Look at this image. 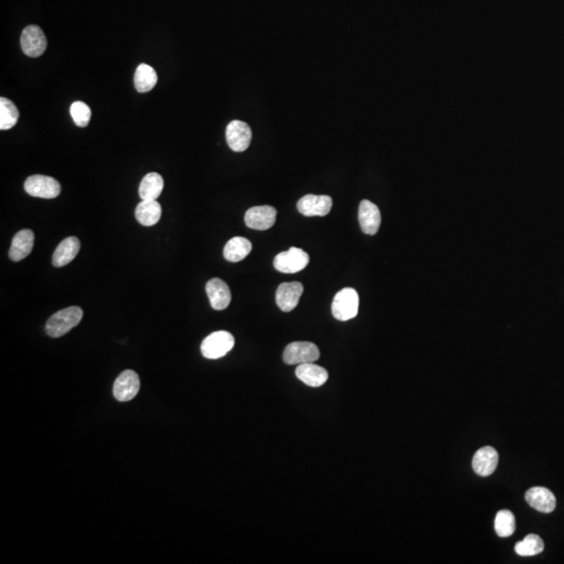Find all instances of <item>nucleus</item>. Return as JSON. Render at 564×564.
Returning <instances> with one entry per match:
<instances>
[{"mask_svg": "<svg viewBox=\"0 0 564 564\" xmlns=\"http://www.w3.org/2000/svg\"><path fill=\"white\" fill-rule=\"evenodd\" d=\"M82 318L83 310L78 306L64 308L48 319L46 325V333L52 338L63 337L74 327L78 326Z\"/></svg>", "mask_w": 564, "mask_h": 564, "instance_id": "nucleus-1", "label": "nucleus"}, {"mask_svg": "<svg viewBox=\"0 0 564 564\" xmlns=\"http://www.w3.org/2000/svg\"><path fill=\"white\" fill-rule=\"evenodd\" d=\"M359 294L355 289L345 287L333 298L331 312L338 321H348L357 317L359 312Z\"/></svg>", "mask_w": 564, "mask_h": 564, "instance_id": "nucleus-2", "label": "nucleus"}, {"mask_svg": "<svg viewBox=\"0 0 564 564\" xmlns=\"http://www.w3.org/2000/svg\"><path fill=\"white\" fill-rule=\"evenodd\" d=\"M320 357L317 345L310 342H293L285 347L283 361L287 365L315 363Z\"/></svg>", "mask_w": 564, "mask_h": 564, "instance_id": "nucleus-3", "label": "nucleus"}, {"mask_svg": "<svg viewBox=\"0 0 564 564\" xmlns=\"http://www.w3.org/2000/svg\"><path fill=\"white\" fill-rule=\"evenodd\" d=\"M233 346L234 338L231 333L225 331H216L204 338L201 352L206 359H216L225 357Z\"/></svg>", "mask_w": 564, "mask_h": 564, "instance_id": "nucleus-4", "label": "nucleus"}, {"mask_svg": "<svg viewBox=\"0 0 564 564\" xmlns=\"http://www.w3.org/2000/svg\"><path fill=\"white\" fill-rule=\"evenodd\" d=\"M25 189L29 195L41 199H55L61 193V185L56 179L43 174H34L25 182Z\"/></svg>", "mask_w": 564, "mask_h": 564, "instance_id": "nucleus-5", "label": "nucleus"}, {"mask_svg": "<svg viewBox=\"0 0 564 564\" xmlns=\"http://www.w3.org/2000/svg\"><path fill=\"white\" fill-rule=\"evenodd\" d=\"M310 263V256L302 249L291 247L289 250L280 253L274 259V267L285 274L298 273L305 269Z\"/></svg>", "mask_w": 564, "mask_h": 564, "instance_id": "nucleus-6", "label": "nucleus"}, {"mask_svg": "<svg viewBox=\"0 0 564 564\" xmlns=\"http://www.w3.org/2000/svg\"><path fill=\"white\" fill-rule=\"evenodd\" d=\"M21 48L27 56H42L48 48V40L43 31L37 25H29L23 29L20 38Z\"/></svg>", "mask_w": 564, "mask_h": 564, "instance_id": "nucleus-7", "label": "nucleus"}, {"mask_svg": "<svg viewBox=\"0 0 564 564\" xmlns=\"http://www.w3.org/2000/svg\"><path fill=\"white\" fill-rule=\"evenodd\" d=\"M226 139L232 151L238 153L244 152L249 148L252 140L250 125L244 121H231L226 129Z\"/></svg>", "mask_w": 564, "mask_h": 564, "instance_id": "nucleus-8", "label": "nucleus"}, {"mask_svg": "<svg viewBox=\"0 0 564 564\" xmlns=\"http://www.w3.org/2000/svg\"><path fill=\"white\" fill-rule=\"evenodd\" d=\"M140 380L133 370H125L119 374L113 387V394L118 401H130L139 392Z\"/></svg>", "mask_w": 564, "mask_h": 564, "instance_id": "nucleus-9", "label": "nucleus"}, {"mask_svg": "<svg viewBox=\"0 0 564 564\" xmlns=\"http://www.w3.org/2000/svg\"><path fill=\"white\" fill-rule=\"evenodd\" d=\"M333 199L329 195H306L297 204L298 212L305 216H325L331 212Z\"/></svg>", "mask_w": 564, "mask_h": 564, "instance_id": "nucleus-10", "label": "nucleus"}, {"mask_svg": "<svg viewBox=\"0 0 564 564\" xmlns=\"http://www.w3.org/2000/svg\"><path fill=\"white\" fill-rule=\"evenodd\" d=\"M277 212L272 206H255L250 208L245 216V223L251 229L265 231L273 227Z\"/></svg>", "mask_w": 564, "mask_h": 564, "instance_id": "nucleus-11", "label": "nucleus"}, {"mask_svg": "<svg viewBox=\"0 0 564 564\" xmlns=\"http://www.w3.org/2000/svg\"><path fill=\"white\" fill-rule=\"evenodd\" d=\"M304 287L300 282H284L276 291V303L284 312H291L299 303Z\"/></svg>", "mask_w": 564, "mask_h": 564, "instance_id": "nucleus-12", "label": "nucleus"}, {"mask_svg": "<svg viewBox=\"0 0 564 564\" xmlns=\"http://www.w3.org/2000/svg\"><path fill=\"white\" fill-rule=\"evenodd\" d=\"M359 221L364 233L374 235L380 229L382 216L376 204L368 200H364L359 204Z\"/></svg>", "mask_w": 564, "mask_h": 564, "instance_id": "nucleus-13", "label": "nucleus"}, {"mask_svg": "<svg viewBox=\"0 0 564 564\" xmlns=\"http://www.w3.org/2000/svg\"><path fill=\"white\" fill-rule=\"evenodd\" d=\"M499 453L491 446H485L476 451L472 460V468L479 476H488L497 469Z\"/></svg>", "mask_w": 564, "mask_h": 564, "instance_id": "nucleus-14", "label": "nucleus"}, {"mask_svg": "<svg viewBox=\"0 0 564 564\" xmlns=\"http://www.w3.org/2000/svg\"><path fill=\"white\" fill-rule=\"evenodd\" d=\"M525 501L535 510L551 513L556 508V497L544 487H533L525 493Z\"/></svg>", "mask_w": 564, "mask_h": 564, "instance_id": "nucleus-15", "label": "nucleus"}, {"mask_svg": "<svg viewBox=\"0 0 564 564\" xmlns=\"http://www.w3.org/2000/svg\"><path fill=\"white\" fill-rule=\"evenodd\" d=\"M206 293H207L210 304L214 310H225L231 302V291L227 283L223 282L220 278H214L207 282Z\"/></svg>", "mask_w": 564, "mask_h": 564, "instance_id": "nucleus-16", "label": "nucleus"}, {"mask_svg": "<svg viewBox=\"0 0 564 564\" xmlns=\"http://www.w3.org/2000/svg\"><path fill=\"white\" fill-rule=\"evenodd\" d=\"M35 242V234L32 230L25 229L17 232L12 240L8 256L13 261H20L31 254Z\"/></svg>", "mask_w": 564, "mask_h": 564, "instance_id": "nucleus-17", "label": "nucleus"}, {"mask_svg": "<svg viewBox=\"0 0 564 564\" xmlns=\"http://www.w3.org/2000/svg\"><path fill=\"white\" fill-rule=\"evenodd\" d=\"M296 376L308 386L318 388L323 386L329 380V372L315 363H306L298 365Z\"/></svg>", "mask_w": 564, "mask_h": 564, "instance_id": "nucleus-18", "label": "nucleus"}, {"mask_svg": "<svg viewBox=\"0 0 564 564\" xmlns=\"http://www.w3.org/2000/svg\"><path fill=\"white\" fill-rule=\"evenodd\" d=\"M80 249L81 242L78 238H74V236L65 238L60 242L53 255V265L57 268L68 265L76 259V255L80 252Z\"/></svg>", "mask_w": 564, "mask_h": 564, "instance_id": "nucleus-19", "label": "nucleus"}, {"mask_svg": "<svg viewBox=\"0 0 564 564\" xmlns=\"http://www.w3.org/2000/svg\"><path fill=\"white\" fill-rule=\"evenodd\" d=\"M163 208L156 200H142L135 209L136 220L142 226H154L160 220Z\"/></svg>", "mask_w": 564, "mask_h": 564, "instance_id": "nucleus-20", "label": "nucleus"}, {"mask_svg": "<svg viewBox=\"0 0 564 564\" xmlns=\"http://www.w3.org/2000/svg\"><path fill=\"white\" fill-rule=\"evenodd\" d=\"M252 250V244L250 240L240 236L231 238L226 244L224 248V257L231 263H238L246 259Z\"/></svg>", "mask_w": 564, "mask_h": 564, "instance_id": "nucleus-21", "label": "nucleus"}, {"mask_svg": "<svg viewBox=\"0 0 564 564\" xmlns=\"http://www.w3.org/2000/svg\"><path fill=\"white\" fill-rule=\"evenodd\" d=\"M165 187L161 174L158 172H150L142 179L139 186V195L142 200H157L163 193Z\"/></svg>", "mask_w": 564, "mask_h": 564, "instance_id": "nucleus-22", "label": "nucleus"}, {"mask_svg": "<svg viewBox=\"0 0 564 564\" xmlns=\"http://www.w3.org/2000/svg\"><path fill=\"white\" fill-rule=\"evenodd\" d=\"M158 76L152 66L148 64H140L134 76V85L136 90L140 93L149 92L156 86Z\"/></svg>", "mask_w": 564, "mask_h": 564, "instance_id": "nucleus-23", "label": "nucleus"}, {"mask_svg": "<svg viewBox=\"0 0 564 564\" xmlns=\"http://www.w3.org/2000/svg\"><path fill=\"white\" fill-rule=\"evenodd\" d=\"M544 549V540L536 534H529L521 542H517L515 546V552L519 556H535V555L540 554Z\"/></svg>", "mask_w": 564, "mask_h": 564, "instance_id": "nucleus-24", "label": "nucleus"}, {"mask_svg": "<svg viewBox=\"0 0 564 564\" xmlns=\"http://www.w3.org/2000/svg\"><path fill=\"white\" fill-rule=\"evenodd\" d=\"M19 119V111L15 104L6 97L0 99V130L12 129Z\"/></svg>", "mask_w": 564, "mask_h": 564, "instance_id": "nucleus-25", "label": "nucleus"}, {"mask_svg": "<svg viewBox=\"0 0 564 564\" xmlns=\"http://www.w3.org/2000/svg\"><path fill=\"white\" fill-rule=\"evenodd\" d=\"M495 532L500 537H509L516 529V523L513 513L509 510H501L497 512L495 521Z\"/></svg>", "mask_w": 564, "mask_h": 564, "instance_id": "nucleus-26", "label": "nucleus"}, {"mask_svg": "<svg viewBox=\"0 0 564 564\" xmlns=\"http://www.w3.org/2000/svg\"><path fill=\"white\" fill-rule=\"evenodd\" d=\"M70 114L78 127L85 128L89 125L91 118V109L83 102H74L70 107Z\"/></svg>", "mask_w": 564, "mask_h": 564, "instance_id": "nucleus-27", "label": "nucleus"}]
</instances>
